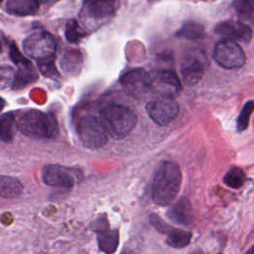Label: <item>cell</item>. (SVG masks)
<instances>
[{"mask_svg": "<svg viewBox=\"0 0 254 254\" xmlns=\"http://www.w3.org/2000/svg\"><path fill=\"white\" fill-rule=\"evenodd\" d=\"M223 182L226 186L232 189H239L246 182V175L242 169L238 167H232L225 174Z\"/></svg>", "mask_w": 254, "mask_h": 254, "instance_id": "44dd1931", "label": "cell"}, {"mask_svg": "<svg viewBox=\"0 0 254 254\" xmlns=\"http://www.w3.org/2000/svg\"><path fill=\"white\" fill-rule=\"evenodd\" d=\"M146 110L150 118L158 125L171 123L179 113V105L174 97L159 95L147 103Z\"/></svg>", "mask_w": 254, "mask_h": 254, "instance_id": "ba28073f", "label": "cell"}, {"mask_svg": "<svg viewBox=\"0 0 254 254\" xmlns=\"http://www.w3.org/2000/svg\"><path fill=\"white\" fill-rule=\"evenodd\" d=\"M15 125L14 114L9 112L0 117V139L3 142H10L13 139V129Z\"/></svg>", "mask_w": 254, "mask_h": 254, "instance_id": "7402d4cb", "label": "cell"}, {"mask_svg": "<svg viewBox=\"0 0 254 254\" xmlns=\"http://www.w3.org/2000/svg\"><path fill=\"white\" fill-rule=\"evenodd\" d=\"M22 183L13 177L0 176V197L15 198L22 194Z\"/></svg>", "mask_w": 254, "mask_h": 254, "instance_id": "e0dca14e", "label": "cell"}, {"mask_svg": "<svg viewBox=\"0 0 254 254\" xmlns=\"http://www.w3.org/2000/svg\"><path fill=\"white\" fill-rule=\"evenodd\" d=\"M117 7L118 0H84L81 21L86 29H96L115 14Z\"/></svg>", "mask_w": 254, "mask_h": 254, "instance_id": "277c9868", "label": "cell"}, {"mask_svg": "<svg viewBox=\"0 0 254 254\" xmlns=\"http://www.w3.org/2000/svg\"><path fill=\"white\" fill-rule=\"evenodd\" d=\"M166 243L173 248H183L186 247L191 238V233L190 231L173 228L167 233Z\"/></svg>", "mask_w": 254, "mask_h": 254, "instance_id": "ac0fdd59", "label": "cell"}, {"mask_svg": "<svg viewBox=\"0 0 254 254\" xmlns=\"http://www.w3.org/2000/svg\"><path fill=\"white\" fill-rule=\"evenodd\" d=\"M253 110H254V100L248 101L244 104V106L242 107V109L240 111V114L237 118V122H236L237 131L242 132L245 129H247V127L249 125L250 116H251Z\"/></svg>", "mask_w": 254, "mask_h": 254, "instance_id": "d4e9b609", "label": "cell"}, {"mask_svg": "<svg viewBox=\"0 0 254 254\" xmlns=\"http://www.w3.org/2000/svg\"><path fill=\"white\" fill-rule=\"evenodd\" d=\"M43 182L51 187L71 188L75 185V173L73 170L60 165H48L42 172Z\"/></svg>", "mask_w": 254, "mask_h": 254, "instance_id": "8fae6325", "label": "cell"}, {"mask_svg": "<svg viewBox=\"0 0 254 254\" xmlns=\"http://www.w3.org/2000/svg\"><path fill=\"white\" fill-rule=\"evenodd\" d=\"M233 6L243 21L254 22V5L250 0H235Z\"/></svg>", "mask_w": 254, "mask_h": 254, "instance_id": "cb8c5ba5", "label": "cell"}, {"mask_svg": "<svg viewBox=\"0 0 254 254\" xmlns=\"http://www.w3.org/2000/svg\"><path fill=\"white\" fill-rule=\"evenodd\" d=\"M76 132L82 145L89 149H97L105 145L107 131L102 121L93 115H84L76 124Z\"/></svg>", "mask_w": 254, "mask_h": 254, "instance_id": "5b68a950", "label": "cell"}, {"mask_svg": "<svg viewBox=\"0 0 254 254\" xmlns=\"http://www.w3.org/2000/svg\"><path fill=\"white\" fill-rule=\"evenodd\" d=\"M205 70V63L201 57H188L182 64L181 73L183 81L187 85L196 84L203 76Z\"/></svg>", "mask_w": 254, "mask_h": 254, "instance_id": "4fadbf2b", "label": "cell"}, {"mask_svg": "<svg viewBox=\"0 0 254 254\" xmlns=\"http://www.w3.org/2000/svg\"><path fill=\"white\" fill-rule=\"evenodd\" d=\"M182 184L180 167L172 161H164L158 166L152 184V198L159 205H169L177 197Z\"/></svg>", "mask_w": 254, "mask_h": 254, "instance_id": "6da1fadb", "label": "cell"}, {"mask_svg": "<svg viewBox=\"0 0 254 254\" xmlns=\"http://www.w3.org/2000/svg\"><path fill=\"white\" fill-rule=\"evenodd\" d=\"M17 128L25 136L36 140L54 139L59 134L56 118L36 109L23 112L17 121Z\"/></svg>", "mask_w": 254, "mask_h": 254, "instance_id": "3957f363", "label": "cell"}, {"mask_svg": "<svg viewBox=\"0 0 254 254\" xmlns=\"http://www.w3.org/2000/svg\"><path fill=\"white\" fill-rule=\"evenodd\" d=\"M3 105H4V101L0 98V110L3 108Z\"/></svg>", "mask_w": 254, "mask_h": 254, "instance_id": "1f68e13d", "label": "cell"}, {"mask_svg": "<svg viewBox=\"0 0 254 254\" xmlns=\"http://www.w3.org/2000/svg\"><path fill=\"white\" fill-rule=\"evenodd\" d=\"M0 2H2V0H0Z\"/></svg>", "mask_w": 254, "mask_h": 254, "instance_id": "e575fe53", "label": "cell"}, {"mask_svg": "<svg viewBox=\"0 0 254 254\" xmlns=\"http://www.w3.org/2000/svg\"><path fill=\"white\" fill-rule=\"evenodd\" d=\"M98 247L102 252L113 253L116 251L119 243V233L116 229L109 227L96 232Z\"/></svg>", "mask_w": 254, "mask_h": 254, "instance_id": "2e32d148", "label": "cell"}, {"mask_svg": "<svg viewBox=\"0 0 254 254\" xmlns=\"http://www.w3.org/2000/svg\"><path fill=\"white\" fill-rule=\"evenodd\" d=\"M214 31L216 34L233 41H240L244 43L250 42L252 38V30L242 21L226 20L218 23Z\"/></svg>", "mask_w": 254, "mask_h": 254, "instance_id": "7c38bea8", "label": "cell"}, {"mask_svg": "<svg viewBox=\"0 0 254 254\" xmlns=\"http://www.w3.org/2000/svg\"><path fill=\"white\" fill-rule=\"evenodd\" d=\"M54 59H55V57L38 62V66H39L40 70L46 76L53 77L55 75H58V72H57V69H56V66H55Z\"/></svg>", "mask_w": 254, "mask_h": 254, "instance_id": "4316f807", "label": "cell"}, {"mask_svg": "<svg viewBox=\"0 0 254 254\" xmlns=\"http://www.w3.org/2000/svg\"><path fill=\"white\" fill-rule=\"evenodd\" d=\"M10 56H11V60L19 66H23V65H28L31 64V63L24 57L21 55V53L18 51L17 47L12 44L10 46Z\"/></svg>", "mask_w": 254, "mask_h": 254, "instance_id": "f1b7e54d", "label": "cell"}, {"mask_svg": "<svg viewBox=\"0 0 254 254\" xmlns=\"http://www.w3.org/2000/svg\"><path fill=\"white\" fill-rule=\"evenodd\" d=\"M19 67L20 68L18 70V73H17V75L15 77V81H14L15 87H22L37 78L36 71L34 70L32 64L23 65V66H19Z\"/></svg>", "mask_w": 254, "mask_h": 254, "instance_id": "603a6c76", "label": "cell"}, {"mask_svg": "<svg viewBox=\"0 0 254 254\" xmlns=\"http://www.w3.org/2000/svg\"><path fill=\"white\" fill-rule=\"evenodd\" d=\"M1 49H2V48H1V43H0V52H1Z\"/></svg>", "mask_w": 254, "mask_h": 254, "instance_id": "836d02e7", "label": "cell"}, {"mask_svg": "<svg viewBox=\"0 0 254 254\" xmlns=\"http://www.w3.org/2000/svg\"><path fill=\"white\" fill-rule=\"evenodd\" d=\"M178 37H182L188 40H197L204 36V28L201 24L196 22H187L177 32Z\"/></svg>", "mask_w": 254, "mask_h": 254, "instance_id": "ffe728a7", "label": "cell"}, {"mask_svg": "<svg viewBox=\"0 0 254 254\" xmlns=\"http://www.w3.org/2000/svg\"><path fill=\"white\" fill-rule=\"evenodd\" d=\"M100 120L107 133L113 139L125 138L135 127L137 116L134 111L123 104L108 103L101 108Z\"/></svg>", "mask_w": 254, "mask_h": 254, "instance_id": "7a4b0ae2", "label": "cell"}, {"mask_svg": "<svg viewBox=\"0 0 254 254\" xmlns=\"http://www.w3.org/2000/svg\"><path fill=\"white\" fill-rule=\"evenodd\" d=\"M25 54L39 61L55 57L57 50V41L53 35L45 31H37L28 36L23 42Z\"/></svg>", "mask_w": 254, "mask_h": 254, "instance_id": "8992f818", "label": "cell"}, {"mask_svg": "<svg viewBox=\"0 0 254 254\" xmlns=\"http://www.w3.org/2000/svg\"><path fill=\"white\" fill-rule=\"evenodd\" d=\"M65 38L71 44H76L83 37V33L76 20H69L65 25Z\"/></svg>", "mask_w": 254, "mask_h": 254, "instance_id": "484cf974", "label": "cell"}, {"mask_svg": "<svg viewBox=\"0 0 254 254\" xmlns=\"http://www.w3.org/2000/svg\"><path fill=\"white\" fill-rule=\"evenodd\" d=\"M62 67L65 72L68 73H75V71H78L81 66L82 59L81 54L77 51H69L66 52L63 59H62Z\"/></svg>", "mask_w": 254, "mask_h": 254, "instance_id": "d6986e66", "label": "cell"}, {"mask_svg": "<svg viewBox=\"0 0 254 254\" xmlns=\"http://www.w3.org/2000/svg\"><path fill=\"white\" fill-rule=\"evenodd\" d=\"M120 83L123 90L128 95L137 99L143 97L149 90H151L150 73L143 68L128 70L121 76Z\"/></svg>", "mask_w": 254, "mask_h": 254, "instance_id": "9c48e42d", "label": "cell"}, {"mask_svg": "<svg viewBox=\"0 0 254 254\" xmlns=\"http://www.w3.org/2000/svg\"><path fill=\"white\" fill-rule=\"evenodd\" d=\"M39 0H7L6 10L16 16H30L37 13Z\"/></svg>", "mask_w": 254, "mask_h": 254, "instance_id": "9a60e30c", "label": "cell"}, {"mask_svg": "<svg viewBox=\"0 0 254 254\" xmlns=\"http://www.w3.org/2000/svg\"><path fill=\"white\" fill-rule=\"evenodd\" d=\"M250 1H251V2H252V4L254 5V0H250Z\"/></svg>", "mask_w": 254, "mask_h": 254, "instance_id": "d6a6232c", "label": "cell"}, {"mask_svg": "<svg viewBox=\"0 0 254 254\" xmlns=\"http://www.w3.org/2000/svg\"><path fill=\"white\" fill-rule=\"evenodd\" d=\"M151 90L159 95L175 97L182 90V83L177 73L171 69H161L150 73Z\"/></svg>", "mask_w": 254, "mask_h": 254, "instance_id": "30bf717a", "label": "cell"}, {"mask_svg": "<svg viewBox=\"0 0 254 254\" xmlns=\"http://www.w3.org/2000/svg\"><path fill=\"white\" fill-rule=\"evenodd\" d=\"M40 2H43V3H45V4H53V3H55V2H57V1H59V0H39Z\"/></svg>", "mask_w": 254, "mask_h": 254, "instance_id": "f546056e", "label": "cell"}, {"mask_svg": "<svg viewBox=\"0 0 254 254\" xmlns=\"http://www.w3.org/2000/svg\"><path fill=\"white\" fill-rule=\"evenodd\" d=\"M150 221H151V224L161 233L167 234L172 229V227L169 224H167L160 216H158L155 213H152L150 215Z\"/></svg>", "mask_w": 254, "mask_h": 254, "instance_id": "83f0119b", "label": "cell"}, {"mask_svg": "<svg viewBox=\"0 0 254 254\" xmlns=\"http://www.w3.org/2000/svg\"><path fill=\"white\" fill-rule=\"evenodd\" d=\"M247 252H248V253H254V245H253Z\"/></svg>", "mask_w": 254, "mask_h": 254, "instance_id": "4dcf8cb0", "label": "cell"}, {"mask_svg": "<svg viewBox=\"0 0 254 254\" xmlns=\"http://www.w3.org/2000/svg\"><path fill=\"white\" fill-rule=\"evenodd\" d=\"M215 62L224 68H238L245 64V54L241 47L233 40L219 41L213 51Z\"/></svg>", "mask_w": 254, "mask_h": 254, "instance_id": "52a82bcc", "label": "cell"}, {"mask_svg": "<svg viewBox=\"0 0 254 254\" xmlns=\"http://www.w3.org/2000/svg\"><path fill=\"white\" fill-rule=\"evenodd\" d=\"M167 216L172 221L184 226H190L194 219L191 204L187 197H182L173 204L167 211Z\"/></svg>", "mask_w": 254, "mask_h": 254, "instance_id": "5bb4252c", "label": "cell"}]
</instances>
